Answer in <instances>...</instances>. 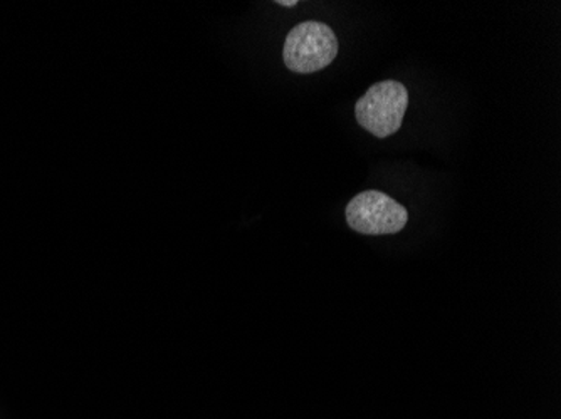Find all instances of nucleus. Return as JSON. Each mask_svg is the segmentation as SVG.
Here are the masks:
<instances>
[{
	"mask_svg": "<svg viewBox=\"0 0 561 419\" xmlns=\"http://www.w3.org/2000/svg\"><path fill=\"white\" fill-rule=\"evenodd\" d=\"M409 108V91L399 81H381L356 101V121L378 140L399 131Z\"/></svg>",
	"mask_w": 561,
	"mask_h": 419,
	"instance_id": "f03ea898",
	"label": "nucleus"
},
{
	"mask_svg": "<svg viewBox=\"0 0 561 419\" xmlns=\"http://www.w3.org/2000/svg\"><path fill=\"white\" fill-rule=\"evenodd\" d=\"M277 5H285V8H295V5H298V2H296V0H286V2L279 0V2H277Z\"/></svg>",
	"mask_w": 561,
	"mask_h": 419,
	"instance_id": "20e7f679",
	"label": "nucleus"
},
{
	"mask_svg": "<svg viewBox=\"0 0 561 419\" xmlns=\"http://www.w3.org/2000/svg\"><path fill=\"white\" fill-rule=\"evenodd\" d=\"M345 216L350 229L364 235H393L409 222L407 208L378 190L356 195L346 205Z\"/></svg>",
	"mask_w": 561,
	"mask_h": 419,
	"instance_id": "7ed1b4c3",
	"label": "nucleus"
},
{
	"mask_svg": "<svg viewBox=\"0 0 561 419\" xmlns=\"http://www.w3.org/2000/svg\"><path fill=\"white\" fill-rule=\"evenodd\" d=\"M339 49V39L330 25L306 21L293 27L286 37L283 59L289 71L313 74L335 61Z\"/></svg>",
	"mask_w": 561,
	"mask_h": 419,
	"instance_id": "f257e3e1",
	"label": "nucleus"
}]
</instances>
